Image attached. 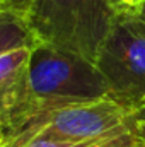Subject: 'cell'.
Wrapping results in <instances>:
<instances>
[{"instance_id":"cell-6","label":"cell","mask_w":145,"mask_h":147,"mask_svg":"<svg viewBox=\"0 0 145 147\" xmlns=\"http://www.w3.org/2000/svg\"><path fill=\"white\" fill-rule=\"evenodd\" d=\"M38 43L24 12L0 5V57L22 48H34Z\"/></svg>"},{"instance_id":"cell-9","label":"cell","mask_w":145,"mask_h":147,"mask_svg":"<svg viewBox=\"0 0 145 147\" xmlns=\"http://www.w3.org/2000/svg\"><path fill=\"white\" fill-rule=\"evenodd\" d=\"M29 3H31V0H0V5H7V7L15 9V10H21L24 14H26Z\"/></svg>"},{"instance_id":"cell-2","label":"cell","mask_w":145,"mask_h":147,"mask_svg":"<svg viewBox=\"0 0 145 147\" xmlns=\"http://www.w3.org/2000/svg\"><path fill=\"white\" fill-rule=\"evenodd\" d=\"M116 16L111 0H31L26 10L39 43L75 51L94 63Z\"/></svg>"},{"instance_id":"cell-4","label":"cell","mask_w":145,"mask_h":147,"mask_svg":"<svg viewBox=\"0 0 145 147\" xmlns=\"http://www.w3.org/2000/svg\"><path fill=\"white\" fill-rule=\"evenodd\" d=\"M132 111L113 98L70 105L48 111L7 147H19L33 139H48L60 142H91L109 137L130 127Z\"/></svg>"},{"instance_id":"cell-10","label":"cell","mask_w":145,"mask_h":147,"mask_svg":"<svg viewBox=\"0 0 145 147\" xmlns=\"http://www.w3.org/2000/svg\"><path fill=\"white\" fill-rule=\"evenodd\" d=\"M0 147H5V135H3L2 127H0Z\"/></svg>"},{"instance_id":"cell-11","label":"cell","mask_w":145,"mask_h":147,"mask_svg":"<svg viewBox=\"0 0 145 147\" xmlns=\"http://www.w3.org/2000/svg\"><path fill=\"white\" fill-rule=\"evenodd\" d=\"M137 16H138V17H140L142 21H145V3L142 5V9L138 10V14H137Z\"/></svg>"},{"instance_id":"cell-3","label":"cell","mask_w":145,"mask_h":147,"mask_svg":"<svg viewBox=\"0 0 145 147\" xmlns=\"http://www.w3.org/2000/svg\"><path fill=\"white\" fill-rule=\"evenodd\" d=\"M96 65L111 98L133 113L145 101V21L137 14H118L97 51Z\"/></svg>"},{"instance_id":"cell-1","label":"cell","mask_w":145,"mask_h":147,"mask_svg":"<svg viewBox=\"0 0 145 147\" xmlns=\"http://www.w3.org/2000/svg\"><path fill=\"white\" fill-rule=\"evenodd\" d=\"M29 86L36 108L33 121L63 106L111 98L108 82L92 60L48 43L31 50Z\"/></svg>"},{"instance_id":"cell-8","label":"cell","mask_w":145,"mask_h":147,"mask_svg":"<svg viewBox=\"0 0 145 147\" xmlns=\"http://www.w3.org/2000/svg\"><path fill=\"white\" fill-rule=\"evenodd\" d=\"M113 7L116 9L118 14L125 12V14H138V10L142 9L145 0H111Z\"/></svg>"},{"instance_id":"cell-5","label":"cell","mask_w":145,"mask_h":147,"mask_svg":"<svg viewBox=\"0 0 145 147\" xmlns=\"http://www.w3.org/2000/svg\"><path fill=\"white\" fill-rule=\"evenodd\" d=\"M31 50L22 48L0 57V127L5 147L28 128L36 115L29 86Z\"/></svg>"},{"instance_id":"cell-7","label":"cell","mask_w":145,"mask_h":147,"mask_svg":"<svg viewBox=\"0 0 145 147\" xmlns=\"http://www.w3.org/2000/svg\"><path fill=\"white\" fill-rule=\"evenodd\" d=\"M130 127H132L133 134L137 135V139L145 144V101L132 113V116H130Z\"/></svg>"}]
</instances>
